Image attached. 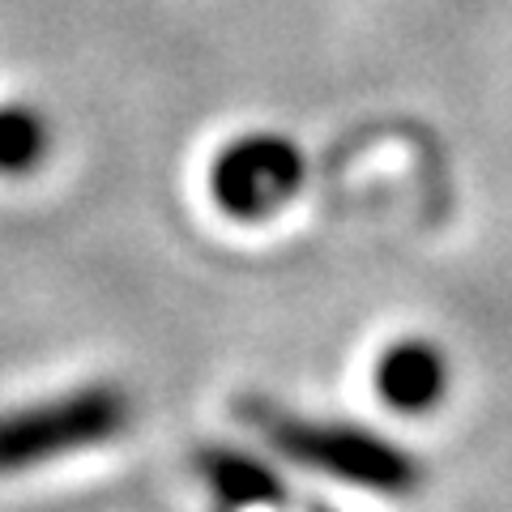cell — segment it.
<instances>
[{
	"instance_id": "2",
	"label": "cell",
	"mask_w": 512,
	"mask_h": 512,
	"mask_svg": "<svg viewBox=\"0 0 512 512\" xmlns=\"http://www.w3.org/2000/svg\"><path fill=\"white\" fill-rule=\"evenodd\" d=\"M133 423V397L111 380L77 384L69 393L0 410V474L52 466L60 457L90 453L124 436Z\"/></svg>"
},
{
	"instance_id": "3",
	"label": "cell",
	"mask_w": 512,
	"mask_h": 512,
	"mask_svg": "<svg viewBox=\"0 0 512 512\" xmlns=\"http://www.w3.org/2000/svg\"><path fill=\"white\" fill-rule=\"evenodd\" d=\"M308 180L303 150L282 133H244L222 146L210 167V192L239 222L274 218Z\"/></svg>"
},
{
	"instance_id": "6",
	"label": "cell",
	"mask_w": 512,
	"mask_h": 512,
	"mask_svg": "<svg viewBox=\"0 0 512 512\" xmlns=\"http://www.w3.org/2000/svg\"><path fill=\"white\" fill-rule=\"evenodd\" d=\"M47 150H52V128L43 111L30 103H5L0 107V175H30Z\"/></svg>"
},
{
	"instance_id": "5",
	"label": "cell",
	"mask_w": 512,
	"mask_h": 512,
	"mask_svg": "<svg viewBox=\"0 0 512 512\" xmlns=\"http://www.w3.org/2000/svg\"><path fill=\"white\" fill-rule=\"evenodd\" d=\"M192 466H197L201 483L210 487L227 508H278V504L291 500L282 478L269 470L265 461L244 453V448L205 444V448H197Z\"/></svg>"
},
{
	"instance_id": "1",
	"label": "cell",
	"mask_w": 512,
	"mask_h": 512,
	"mask_svg": "<svg viewBox=\"0 0 512 512\" xmlns=\"http://www.w3.org/2000/svg\"><path fill=\"white\" fill-rule=\"evenodd\" d=\"M235 414L274 453L295 461V466L329 474L333 483L389 495V500H406V495L423 491V461L372 427L308 419V414H295L291 406L269 402V397H239Z\"/></svg>"
},
{
	"instance_id": "4",
	"label": "cell",
	"mask_w": 512,
	"mask_h": 512,
	"mask_svg": "<svg viewBox=\"0 0 512 512\" xmlns=\"http://www.w3.org/2000/svg\"><path fill=\"white\" fill-rule=\"evenodd\" d=\"M376 393L402 414H427L448 393V355L427 338H397L376 359Z\"/></svg>"
}]
</instances>
